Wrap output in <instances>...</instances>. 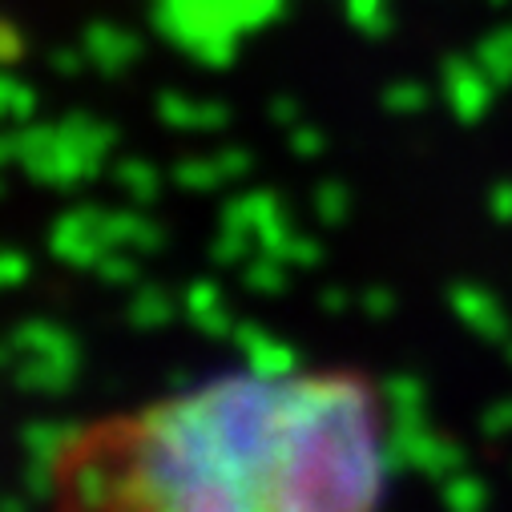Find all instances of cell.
<instances>
[{"mask_svg": "<svg viewBox=\"0 0 512 512\" xmlns=\"http://www.w3.org/2000/svg\"><path fill=\"white\" fill-rule=\"evenodd\" d=\"M77 436H81V428L73 420H29L21 428V448H25V460L61 464V456L73 448Z\"/></svg>", "mask_w": 512, "mask_h": 512, "instance_id": "obj_7", "label": "cell"}, {"mask_svg": "<svg viewBox=\"0 0 512 512\" xmlns=\"http://www.w3.org/2000/svg\"><path fill=\"white\" fill-rule=\"evenodd\" d=\"M13 383L29 396H65L81 375V351L77 355H33L13 363Z\"/></svg>", "mask_w": 512, "mask_h": 512, "instance_id": "obj_4", "label": "cell"}, {"mask_svg": "<svg viewBox=\"0 0 512 512\" xmlns=\"http://www.w3.org/2000/svg\"><path fill=\"white\" fill-rule=\"evenodd\" d=\"M379 400L388 404L392 412V424H420V420H432L428 416V383L412 371H396L379 383Z\"/></svg>", "mask_w": 512, "mask_h": 512, "instance_id": "obj_6", "label": "cell"}, {"mask_svg": "<svg viewBox=\"0 0 512 512\" xmlns=\"http://www.w3.org/2000/svg\"><path fill=\"white\" fill-rule=\"evenodd\" d=\"M319 307H323L327 315H347V307H351V295H347L343 287H327V291L319 295Z\"/></svg>", "mask_w": 512, "mask_h": 512, "instance_id": "obj_15", "label": "cell"}, {"mask_svg": "<svg viewBox=\"0 0 512 512\" xmlns=\"http://www.w3.org/2000/svg\"><path fill=\"white\" fill-rule=\"evenodd\" d=\"M246 291H254V295H283L287 291L283 267L275 259H263V263L246 267Z\"/></svg>", "mask_w": 512, "mask_h": 512, "instance_id": "obj_10", "label": "cell"}, {"mask_svg": "<svg viewBox=\"0 0 512 512\" xmlns=\"http://www.w3.org/2000/svg\"><path fill=\"white\" fill-rule=\"evenodd\" d=\"M480 432H484L488 440H504V436H512V396L492 400V404L480 412Z\"/></svg>", "mask_w": 512, "mask_h": 512, "instance_id": "obj_12", "label": "cell"}, {"mask_svg": "<svg viewBox=\"0 0 512 512\" xmlns=\"http://www.w3.org/2000/svg\"><path fill=\"white\" fill-rule=\"evenodd\" d=\"M0 512H33V496L25 492H9V496H0Z\"/></svg>", "mask_w": 512, "mask_h": 512, "instance_id": "obj_16", "label": "cell"}, {"mask_svg": "<svg viewBox=\"0 0 512 512\" xmlns=\"http://www.w3.org/2000/svg\"><path fill=\"white\" fill-rule=\"evenodd\" d=\"M174 311H178V303L166 287L138 283L130 295V307H125V319H130V327H138V331H162V327H170Z\"/></svg>", "mask_w": 512, "mask_h": 512, "instance_id": "obj_8", "label": "cell"}, {"mask_svg": "<svg viewBox=\"0 0 512 512\" xmlns=\"http://www.w3.org/2000/svg\"><path fill=\"white\" fill-rule=\"evenodd\" d=\"M440 500H444V512H488L492 508V488L484 484V476L464 468V472L444 480Z\"/></svg>", "mask_w": 512, "mask_h": 512, "instance_id": "obj_9", "label": "cell"}, {"mask_svg": "<svg viewBox=\"0 0 512 512\" xmlns=\"http://www.w3.org/2000/svg\"><path fill=\"white\" fill-rule=\"evenodd\" d=\"M97 271H101V279L109 287H138V267L125 263V259H101Z\"/></svg>", "mask_w": 512, "mask_h": 512, "instance_id": "obj_14", "label": "cell"}, {"mask_svg": "<svg viewBox=\"0 0 512 512\" xmlns=\"http://www.w3.org/2000/svg\"><path fill=\"white\" fill-rule=\"evenodd\" d=\"M234 347H242L250 371L275 375V379L295 375V371H299V359H303L295 343L279 339L275 331H267L263 323H254V319H242V323H238V331H234Z\"/></svg>", "mask_w": 512, "mask_h": 512, "instance_id": "obj_3", "label": "cell"}, {"mask_svg": "<svg viewBox=\"0 0 512 512\" xmlns=\"http://www.w3.org/2000/svg\"><path fill=\"white\" fill-rule=\"evenodd\" d=\"M182 307H186V319H190L202 335H210V339H234V331H238V323H242V319L234 315L226 291H222L214 279L190 283L186 295H182Z\"/></svg>", "mask_w": 512, "mask_h": 512, "instance_id": "obj_5", "label": "cell"}, {"mask_svg": "<svg viewBox=\"0 0 512 512\" xmlns=\"http://www.w3.org/2000/svg\"><path fill=\"white\" fill-rule=\"evenodd\" d=\"M448 307L452 315L484 343H508L512 335V319H508V307L480 283H452L448 287Z\"/></svg>", "mask_w": 512, "mask_h": 512, "instance_id": "obj_2", "label": "cell"}, {"mask_svg": "<svg viewBox=\"0 0 512 512\" xmlns=\"http://www.w3.org/2000/svg\"><path fill=\"white\" fill-rule=\"evenodd\" d=\"M396 307H400L396 291H392V287H383V283H371V287H363V295H359V311H363L367 319H375V323L392 319Z\"/></svg>", "mask_w": 512, "mask_h": 512, "instance_id": "obj_11", "label": "cell"}, {"mask_svg": "<svg viewBox=\"0 0 512 512\" xmlns=\"http://www.w3.org/2000/svg\"><path fill=\"white\" fill-rule=\"evenodd\" d=\"M504 355H508V363H512V339H508V347H504Z\"/></svg>", "mask_w": 512, "mask_h": 512, "instance_id": "obj_17", "label": "cell"}, {"mask_svg": "<svg viewBox=\"0 0 512 512\" xmlns=\"http://www.w3.org/2000/svg\"><path fill=\"white\" fill-rule=\"evenodd\" d=\"M383 452H388V468L392 472H420V476H432L440 484L468 468V448L460 440L436 432L432 420L392 424Z\"/></svg>", "mask_w": 512, "mask_h": 512, "instance_id": "obj_1", "label": "cell"}, {"mask_svg": "<svg viewBox=\"0 0 512 512\" xmlns=\"http://www.w3.org/2000/svg\"><path fill=\"white\" fill-rule=\"evenodd\" d=\"M29 279V259L17 250H0V291H13Z\"/></svg>", "mask_w": 512, "mask_h": 512, "instance_id": "obj_13", "label": "cell"}]
</instances>
